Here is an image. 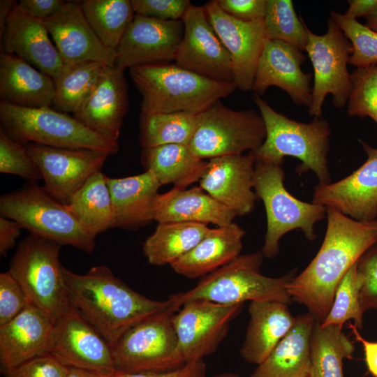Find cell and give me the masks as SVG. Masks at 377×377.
Segmentation results:
<instances>
[{
	"label": "cell",
	"mask_w": 377,
	"mask_h": 377,
	"mask_svg": "<svg viewBox=\"0 0 377 377\" xmlns=\"http://www.w3.org/2000/svg\"><path fill=\"white\" fill-rule=\"evenodd\" d=\"M326 217V232L318 252L287 286L292 300L306 306L321 323L343 276L377 243V219L357 221L332 207H327Z\"/></svg>",
	"instance_id": "cell-1"
},
{
	"label": "cell",
	"mask_w": 377,
	"mask_h": 377,
	"mask_svg": "<svg viewBox=\"0 0 377 377\" xmlns=\"http://www.w3.org/2000/svg\"><path fill=\"white\" fill-rule=\"evenodd\" d=\"M64 275L71 302L110 346L132 325L172 306L169 298L153 300L133 290L104 265L84 274L64 267Z\"/></svg>",
	"instance_id": "cell-2"
},
{
	"label": "cell",
	"mask_w": 377,
	"mask_h": 377,
	"mask_svg": "<svg viewBox=\"0 0 377 377\" xmlns=\"http://www.w3.org/2000/svg\"><path fill=\"white\" fill-rule=\"evenodd\" d=\"M129 73L145 114H200L237 88L234 82L209 79L175 64L138 66L129 68Z\"/></svg>",
	"instance_id": "cell-3"
},
{
	"label": "cell",
	"mask_w": 377,
	"mask_h": 377,
	"mask_svg": "<svg viewBox=\"0 0 377 377\" xmlns=\"http://www.w3.org/2000/svg\"><path fill=\"white\" fill-rule=\"evenodd\" d=\"M252 99L265 123L266 138L261 146L251 152L256 162L282 165L286 156L301 161L296 172L302 175L311 170L318 184L332 182L327 164L331 129L327 119L315 117L309 123L288 118L273 109L260 96Z\"/></svg>",
	"instance_id": "cell-4"
},
{
	"label": "cell",
	"mask_w": 377,
	"mask_h": 377,
	"mask_svg": "<svg viewBox=\"0 0 377 377\" xmlns=\"http://www.w3.org/2000/svg\"><path fill=\"white\" fill-rule=\"evenodd\" d=\"M263 257L261 251L239 255L204 276L191 290L170 295V310L175 312L184 303L193 300L229 305L246 301H275L289 304L293 300L287 286L296 276L297 269L280 277L264 276L260 271Z\"/></svg>",
	"instance_id": "cell-5"
},
{
	"label": "cell",
	"mask_w": 377,
	"mask_h": 377,
	"mask_svg": "<svg viewBox=\"0 0 377 377\" xmlns=\"http://www.w3.org/2000/svg\"><path fill=\"white\" fill-rule=\"evenodd\" d=\"M1 130L27 145L58 148L89 149L116 154L119 144L94 132L73 116L52 108H30L0 102Z\"/></svg>",
	"instance_id": "cell-6"
},
{
	"label": "cell",
	"mask_w": 377,
	"mask_h": 377,
	"mask_svg": "<svg viewBox=\"0 0 377 377\" xmlns=\"http://www.w3.org/2000/svg\"><path fill=\"white\" fill-rule=\"evenodd\" d=\"M61 246L29 233L17 246L8 269L29 303L45 313L55 324L71 303L59 260Z\"/></svg>",
	"instance_id": "cell-7"
},
{
	"label": "cell",
	"mask_w": 377,
	"mask_h": 377,
	"mask_svg": "<svg viewBox=\"0 0 377 377\" xmlns=\"http://www.w3.org/2000/svg\"><path fill=\"white\" fill-rule=\"evenodd\" d=\"M1 216L13 219L31 234L71 246L87 253L95 249V237L87 232L61 204L35 182L0 198Z\"/></svg>",
	"instance_id": "cell-8"
},
{
	"label": "cell",
	"mask_w": 377,
	"mask_h": 377,
	"mask_svg": "<svg viewBox=\"0 0 377 377\" xmlns=\"http://www.w3.org/2000/svg\"><path fill=\"white\" fill-rule=\"evenodd\" d=\"M285 173L281 165L256 162L253 189L264 204L267 230L261 249L267 258L276 256L279 242L288 232L299 229L306 238H316L315 224L327 216V207L302 201L294 197L284 186Z\"/></svg>",
	"instance_id": "cell-9"
},
{
	"label": "cell",
	"mask_w": 377,
	"mask_h": 377,
	"mask_svg": "<svg viewBox=\"0 0 377 377\" xmlns=\"http://www.w3.org/2000/svg\"><path fill=\"white\" fill-rule=\"evenodd\" d=\"M174 313L170 309L161 311L127 329L110 346L115 370L166 371L184 365L178 350Z\"/></svg>",
	"instance_id": "cell-10"
},
{
	"label": "cell",
	"mask_w": 377,
	"mask_h": 377,
	"mask_svg": "<svg viewBox=\"0 0 377 377\" xmlns=\"http://www.w3.org/2000/svg\"><path fill=\"white\" fill-rule=\"evenodd\" d=\"M199 117L189 147L204 160L253 151L266 138L263 117L253 110L235 111L218 101Z\"/></svg>",
	"instance_id": "cell-11"
},
{
	"label": "cell",
	"mask_w": 377,
	"mask_h": 377,
	"mask_svg": "<svg viewBox=\"0 0 377 377\" xmlns=\"http://www.w3.org/2000/svg\"><path fill=\"white\" fill-rule=\"evenodd\" d=\"M352 46L343 31L332 17L327 20L325 34L318 35L308 29L305 51L313 69V84L309 116L321 117L327 94L337 108L347 103L351 89L348 70Z\"/></svg>",
	"instance_id": "cell-12"
},
{
	"label": "cell",
	"mask_w": 377,
	"mask_h": 377,
	"mask_svg": "<svg viewBox=\"0 0 377 377\" xmlns=\"http://www.w3.org/2000/svg\"><path fill=\"white\" fill-rule=\"evenodd\" d=\"M242 306L243 304H221L206 300L184 303L173 316L178 350L184 363L202 360L212 353Z\"/></svg>",
	"instance_id": "cell-13"
},
{
	"label": "cell",
	"mask_w": 377,
	"mask_h": 377,
	"mask_svg": "<svg viewBox=\"0 0 377 377\" xmlns=\"http://www.w3.org/2000/svg\"><path fill=\"white\" fill-rule=\"evenodd\" d=\"M26 147L41 172L44 189L65 205L90 177L101 171L111 155L100 150L58 148L34 143Z\"/></svg>",
	"instance_id": "cell-14"
},
{
	"label": "cell",
	"mask_w": 377,
	"mask_h": 377,
	"mask_svg": "<svg viewBox=\"0 0 377 377\" xmlns=\"http://www.w3.org/2000/svg\"><path fill=\"white\" fill-rule=\"evenodd\" d=\"M182 20L184 31L175 64L209 79L234 82L231 57L209 22L204 7L191 4Z\"/></svg>",
	"instance_id": "cell-15"
},
{
	"label": "cell",
	"mask_w": 377,
	"mask_h": 377,
	"mask_svg": "<svg viewBox=\"0 0 377 377\" xmlns=\"http://www.w3.org/2000/svg\"><path fill=\"white\" fill-rule=\"evenodd\" d=\"M209 22L228 50L237 88L251 90L267 36L263 20L244 22L226 13L217 1L204 6Z\"/></svg>",
	"instance_id": "cell-16"
},
{
	"label": "cell",
	"mask_w": 377,
	"mask_h": 377,
	"mask_svg": "<svg viewBox=\"0 0 377 377\" xmlns=\"http://www.w3.org/2000/svg\"><path fill=\"white\" fill-rule=\"evenodd\" d=\"M50 354L68 367L101 374L116 371L110 345L72 303L56 323Z\"/></svg>",
	"instance_id": "cell-17"
},
{
	"label": "cell",
	"mask_w": 377,
	"mask_h": 377,
	"mask_svg": "<svg viewBox=\"0 0 377 377\" xmlns=\"http://www.w3.org/2000/svg\"><path fill=\"white\" fill-rule=\"evenodd\" d=\"M184 31L182 20H161L135 14L116 50V65L125 70L175 60Z\"/></svg>",
	"instance_id": "cell-18"
},
{
	"label": "cell",
	"mask_w": 377,
	"mask_h": 377,
	"mask_svg": "<svg viewBox=\"0 0 377 377\" xmlns=\"http://www.w3.org/2000/svg\"><path fill=\"white\" fill-rule=\"evenodd\" d=\"M367 158L350 175L336 182L318 184L312 202L332 207L360 221L377 219V148L360 140Z\"/></svg>",
	"instance_id": "cell-19"
},
{
	"label": "cell",
	"mask_w": 377,
	"mask_h": 377,
	"mask_svg": "<svg viewBox=\"0 0 377 377\" xmlns=\"http://www.w3.org/2000/svg\"><path fill=\"white\" fill-rule=\"evenodd\" d=\"M50 36L66 65L87 61L114 66L117 51L105 46L96 36L80 3L66 1L51 17L44 20Z\"/></svg>",
	"instance_id": "cell-20"
},
{
	"label": "cell",
	"mask_w": 377,
	"mask_h": 377,
	"mask_svg": "<svg viewBox=\"0 0 377 377\" xmlns=\"http://www.w3.org/2000/svg\"><path fill=\"white\" fill-rule=\"evenodd\" d=\"M255 159L251 154L212 158L199 180L200 186L237 216L251 213L258 199L253 188Z\"/></svg>",
	"instance_id": "cell-21"
},
{
	"label": "cell",
	"mask_w": 377,
	"mask_h": 377,
	"mask_svg": "<svg viewBox=\"0 0 377 377\" xmlns=\"http://www.w3.org/2000/svg\"><path fill=\"white\" fill-rule=\"evenodd\" d=\"M305 58L303 51L292 45L267 40L256 72L254 94L261 96L275 86L285 91L295 104L309 108L312 75L301 68Z\"/></svg>",
	"instance_id": "cell-22"
},
{
	"label": "cell",
	"mask_w": 377,
	"mask_h": 377,
	"mask_svg": "<svg viewBox=\"0 0 377 377\" xmlns=\"http://www.w3.org/2000/svg\"><path fill=\"white\" fill-rule=\"evenodd\" d=\"M55 330L56 324L53 320L31 304L8 323L0 326L1 374L50 353Z\"/></svg>",
	"instance_id": "cell-23"
},
{
	"label": "cell",
	"mask_w": 377,
	"mask_h": 377,
	"mask_svg": "<svg viewBox=\"0 0 377 377\" xmlns=\"http://www.w3.org/2000/svg\"><path fill=\"white\" fill-rule=\"evenodd\" d=\"M1 50L24 59L53 80L66 67L43 22L24 13L17 1L1 38Z\"/></svg>",
	"instance_id": "cell-24"
},
{
	"label": "cell",
	"mask_w": 377,
	"mask_h": 377,
	"mask_svg": "<svg viewBox=\"0 0 377 377\" xmlns=\"http://www.w3.org/2000/svg\"><path fill=\"white\" fill-rule=\"evenodd\" d=\"M124 70L108 66L90 96L73 117L105 140L118 144L128 108Z\"/></svg>",
	"instance_id": "cell-25"
},
{
	"label": "cell",
	"mask_w": 377,
	"mask_h": 377,
	"mask_svg": "<svg viewBox=\"0 0 377 377\" xmlns=\"http://www.w3.org/2000/svg\"><path fill=\"white\" fill-rule=\"evenodd\" d=\"M54 95V82L50 76L17 56L1 50V101L24 108H51Z\"/></svg>",
	"instance_id": "cell-26"
},
{
	"label": "cell",
	"mask_w": 377,
	"mask_h": 377,
	"mask_svg": "<svg viewBox=\"0 0 377 377\" xmlns=\"http://www.w3.org/2000/svg\"><path fill=\"white\" fill-rule=\"evenodd\" d=\"M236 214L219 203L200 186L172 188L158 193L153 205L154 221L212 223L222 226L233 222Z\"/></svg>",
	"instance_id": "cell-27"
},
{
	"label": "cell",
	"mask_w": 377,
	"mask_h": 377,
	"mask_svg": "<svg viewBox=\"0 0 377 377\" xmlns=\"http://www.w3.org/2000/svg\"><path fill=\"white\" fill-rule=\"evenodd\" d=\"M114 214V228L138 230L154 221L153 205L161 184L149 172L122 178L106 176Z\"/></svg>",
	"instance_id": "cell-28"
},
{
	"label": "cell",
	"mask_w": 377,
	"mask_h": 377,
	"mask_svg": "<svg viewBox=\"0 0 377 377\" xmlns=\"http://www.w3.org/2000/svg\"><path fill=\"white\" fill-rule=\"evenodd\" d=\"M250 320L240 350L247 362L261 364L294 325L288 304L275 301L251 302Z\"/></svg>",
	"instance_id": "cell-29"
},
{
	"label": "cell",
	"mask_w": 377,
	"mask_h": 377,
	"mask_svg": "<svg viewBox=\"0 0 377 377\" xmlns=\"http://www.w3.org/2000/svg\"><path fill=\"white\" fill-rule=\"evenodd\" d=\"M245 231L234 222L210 228L206 236L170 267L188 279L206 276L237 258Z\"/></svg>",
	"instance_id": "cell-30"
},
{
	"label": "cell",
	"mask_w": 377,
	"mask_h": 377,
	"mask_svg": "<svg viewBox=\"0 0 377 377\" xmlns=\"http://www.w3.org/2000/svg\"><path fill=\"white\" fill-rule=\"evenodd\" d=\"M316 320L310 312L296 316L293 327L251 377H310L311 341Z\"/></svg>",
	"instance_id": "cell-31"
},
{
	"label": "cell",
	"mask_w": 377,
	"mask_h": 377,
	"mask_svg": "<svg viewBox=\"0 0 377 377\" xmlns=\"http://www.w3.org/2000/svg\"><path fill=\"white\" fill-rule=\"evenodd\" d=\"M141 161L145 171L151 172L161 186L172 184L173 188L182 189L199 182L207 162L185 144L142 149Z\"/></svg>",
	"instance_id": "cell-32"
},
{
	"label": "cell",
	"mask_w": 377,
	"mask_h": 377,
	"mask_svg": "<svg viewBox=\"0 0 377 377\" xmlns=\"http://www.w3.org/2000/svg\"><path fill=\"white\" fill-rule=\"evenodd\" d=\"M207 224L199 223H158L142 246L149 263L171 265L194 248L208 233Z\"/></svg>",
	"instance_id": "cell-33"
},
{
	"label": "cell",
	"mask_w": 377,
	"mask_h": 377,
	"mask_svg": "<svg viewBox=\"0 0 377 377\" xmlns=\"http://www.w3.org/2000/svg\"><path fill=\"white\" fill-rule=\"evenodd\" d=\"M66 207L84 230L95 238L114 228L110 192L106 176L101 171L90 177Z\"/></svg>",
	"instance_id": "cell-34"
},
{
	"label": "cell",
	"mask_w": 377,
	"mask_h": 377,
	"mask_svg": "<svg viewBox=\"0 0 377 377\" xmlns=\"http://www.w3.org/2000/svg\"><path fill=\"white\" fill-rule=\"evenodd\" d=\"M354 342L338 325L323 326L316 320L311 341L310 377H344L343 360L351 359Z\"/></svg>",
	"instance_id": "cell-35"
},
{
	"label": "cell",
	"mask_w": 377,
	"mask_h": 377,
	"mask_svg": "<svg viewBox=\"0 0 377 377\" xmlns=\"http://www.w3.org/2000/svg\"><path fill=\"white\" fill-rule=\"evenodd\" d=\"M108 66L95 61L66 65L59 77L54 80L55 110L75 114L95 89Z\"/></svg>",
	"instance_id": "cell-36"
},
{
	"label": "cell",
	"mask_w": 377,
	"mask_h": 377,
	"mask_svg": "<svg viewBox=\"0 0 377 377\" xmlns=\"http://www.w3.org/2000/svg\"><path fill=\"white\" fill-rule=\"evenodd\" d=\"M199 114L140 113L139 142L142 148L170 144L189 145L198 127Z\"/></svg>",
	"instance_id": "cell-37"
},
{
	"label": "cell",
	"mask_w": 377,
	"mask_h": 377,
	"mask_svg": "<svg viewBox=\"0 0 377 377\" xmlns=\"http://www.w3.org/2000/svg\"><path fill=\"white\" fill-rule=\"evenodd\" d=\"M80 5L98 38L116 50L135 15L131 1L84 0Z\"/></svg>",
	"instance_id": "cell-38"
},
{
	"label": "cell",
	"mask_w": 377,
	"mask_h": 377,
	"mask_svg": "<svg viewBox=\"0 0 377 377\" xmlns=\"http://www.w3.org/2000/svg\"><path fill=\"white\" fill-rule=\"evenodd\" d=\"M267 40H280L305 51L308 27L291 0H266L263 19Z\"/></svg>",
	"instance_id": "cell-39"
},
{
	"label": "cell",
	"mask_w": 377,
	"mask_h": 377,
	"mask_svg": "<svg viewBox=\"0 0 377 377\" xmlns=\"http://www.w3.org/2000/svg\"><path fill=\"white\" fill-rule=\"evenodd\" d=\"M357 263L348 271L339 283L332 307L321 323L323 326L342 327L347 320H353V325L358 330L362 328L364 312L360 303L356 281Z\"/></svg>",
	"instance_id": "cell-40"
},
{
	"label": "cell",
	"mask_w": 377,
	"mask_h": 377,
	"mask_svg": "<svg viewBox=\"0 0 377 377\" xmlns=\"http://www.w3.org/2000/svg\"><path fill=\"white\" fill-rule=\"evenodd\" d=\"M350 75L348 114L362 118L369 117L377 124V63L358 67Z\"/></svg>",
	"instance_id": "cell-41"
},
{
	"label": "cell",
	"mask_w": 377,
	"mask_h": 377,
	"mask_svg": "<svg viewBox=\"0 0 377 377\" xmlns=\"http://www.w3.org/2000/svg\"><path fill=\"white\" fill-rule=\"evenodd\" d=\"M332 17L350 41L352 50L349 64L364 67L377 63V32L356 19L332 10Z\"/></svg>",
	"instance_id": "cell-42"
},
{
	"label": "cell",
	"mask_w": 377,
	"mask_h": 377,
	"mask_svg": "<svg viewBox=\"0 0 377 377\" xmlns=\"http://www.w3.org/2000/svg\"><path fill=\"white\" fill-rule=\"evenodd\" d=\"M0 172L22 177L29 182L42 179L41 172L25 145L0 129Z\"/></svg>",
	"instance_id": "cell-43"
},
{
	"label": "cell",
	"mask_w": 377,
	"mask_h": 377,
	"mask_svg": "<svg viewBox=\"0 0 377 377\" xmlns=\"http://www.w3.org/2000/svg\"><path fill=\"white\" fill-rule=\"evenodd\" d=\"M356 281L362 311L377 310V246L368 249L357 263Z\"/></svg>",
	"instance_id": "cell-44"
},
{
	"label": "cell",
	"mask_w": 377,
	"mask_h": 377,
	"mask_svg": "<svg viewBox=\"0 0 377 377\" xmlns=\"http://www.w3.org/2000/svg\"><path fill=\"white\" fill-rule=\"evenodd\" d=\"M29 301L9 270L0 274V326L20 314Z\"/></svg>",
	"instance_id": "cell-45"
},
{
	"label": "cell",
	"mask_w": 377,
	"mask_h": 377,
	"mask_svg": "<svg viewBox=\"0 0 377 377\" xmlns=\"http://www.w3.org/2000/svg\"><path fill=\"white\" fill-rule=\"evenodd\" d=\"M69 367L50 353H47L3 374V377H66Z\"/></svg>",
	"instance_id": "cell-46"
},
{
	"label": "cell",
	"mask_w": 377,
	"mask_h": 377,
	"mask_svg": "<svg viewBox=\"0 0 377 377\" xmlns=\"http://www.w3.org/2000/svg\"><path fill=\"white\" fill-rule=\"evenodd\" d=\"M135 14L161 20H182L191 6L188 0H131Z\"/></svg>",
	"instance_id": "cell-47"
},
{
	"label": "cell",
	"mask_w": 377,
	"mask_h": 377,
	"mask_svg": "<svg viewBox=\"0 0 377 377\" xmlns=\"http://www.w3.org/2000/svg\"><path fill=\"white\" fill-rule=\"evenodd\" d=\"M219 7L229 15L244 21L263 20L266 0H216Z\"/></svg>",
	"instance_id": "cell-48"
},
{
	"label": "cell",
	"mask_w": 377,
	"mask_h": 377,
	"mask_svg": "<svg viewBox=\"0 0 377 377\" xmlns=\"http://www.w3.org/2000/svg\"><path fill=\"white\" fill-rule=\"evenodd\" d=\"M65 2L61 0H20L17 4L29 16L43 21L57 12Z\"/></svg>",
	"instance_id": "cell-49"
},
{
	"label": "cell",
	"mask_w": 377,
	"mask_h": 377,
	"mask_svg": "<svg viewBox=\"0 0 377 377\" xmlns=\"http://www.w3.org/2000/svg\"><path fill=\"white\" fill-rule=\"evenodd\" d=\"M200 360L188 362L182 367L166 371H142L136 373H124L114 371L108 374H102L103 377H189L195 371Z\"/></svg>",
	"instance_id": "cell-50"
},
{
	"label": "cell",
	"mask_w": 377,
	"mask_h": 377,
	"mask_svg": "<svg viewBox=\"0 0 377 377\" xmlns=\"http://www.w3.org/2000/svg\"><path fill=\"white\" fill-rule=\"evenodd\" d=\"M22 226L17 221L0 216V254L6 256L12 249L21 232Z\"/></svg>",
	"instance_id": "cell-51"
},
{
	"label": "cell",
	"mask_w": 377,
	"mask_h": 377,
	"mask_svg": "<svg viewBox=\"0 0 377 377\" xmlns=\"http://www.w3.org/2000/svg\"><path fill=\"white\" fill-rule=\"evenodd\" d=\"M348 326L351 330L355 340L360 342L363 347L364 359L369 372L374 377H377V342L365 339L359 332V330L351 323L349 322Z\"/></svg>",
	"instance_id": "cell-52"
},
{
	"label": "cell",
	"mask_w": 377,
	"mask_h": 377,
	"mask_svg": "<svg viewBox=\"0 0 377 377\" xmlns=\"http://www.w3.org/2000/svg\"><path fill=\"white\" fill-rule=\"evenodd\" d=\"M348 8L343 15L349 18L367 17L377 10V0H348Z\"/></svg>",
	"instance_id": "cell-53"
},
{
	"label": "cell",
	"mask_w": 377,
	"mask_h": 377,
	"mask_svg": "<svg viewBox=\"0 0 377 377\" xmlns=\"http://www.w3.org/2000/svg\"><path fill=\"white\" fill-rule=\"evenodd\" d=\"M15 3L16 1L13 0L0 1V38L5 32L8 18Z\"/></svg>",
	"instance_id": "cell-54"
},
{
	"label": "cell",
	"mask_w": 377,
	"mask_h": 377,
	"mask_svg": "<svg viewBox=\"0 0 377 377\" xmlns=\"http://www.w3.org/2000/svg\"><path fill=\"white\" fill-rule=\"evenodd\" d=\"M66 377H103V376L97 372L69 367Z\"/></svg>",
	"instance_id": "cell-55"
},
{
	"label": "cell",
	"mask_w": 377,
	"mask_h": 377,
	"mask_svg": "<svg viewBox=\"0 0 377 377\" xmlns=\"http://www.w3.org/2000/svg\"><path fill=\"white\" fill-rule=\"evenodd\" d=\"M365 18L367 20L365 25L373 31L377 32V10Z\"/></svg>",
	"instance_id": "cell-56"
},
{
	"label": "cell",
	"mask_w": 377,
	"mask_h": 377,
	"mask_svg": "<svg viewBox=\"0 0 377 377\" xmlns=\"http://www.w3.org/2000/svg\"><path fill=\"white\" fill-rule=\"evenodd\" d=\"M205 370V364L202 360H200L198 367L189 377H206Z\"/></svg>",
	"instance_id": "cell-57"
},
{
	"label": "cell",
	"mask_w": 377,
	"mask_h": 377,
	"mask_svg": "<svg viewBox=\"0 0 377 377\" xmlns=\"http://www.w3.org/2000/svg\"><path fill=\"white\" fill-rule=\"evenodd\" d=\"M213 377H239V376L234 374H222L214 376Z\"/></svg>",
	"instance_id": "cell-58"
},
{
	"label": "cell",
	"mask_w": 377,
	"mask_h": 377,
	"mask_svg": "<svg viewBox=\"0 0 377 377\" xmlns=\"http://www.w3.org/2000/svg\"><path fill=\"white\" fill-rule=\"evenodd\" d=\"M376 246H377V243H376Z\"/></svg>",
	"instance_id": "cell-59"
}]
</instances>
